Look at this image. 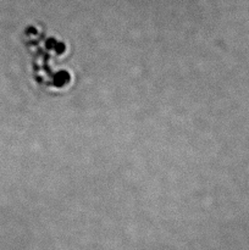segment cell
Returning a JSON list of instances; mask_svg holds the SVG:
<instances>
[]
</instances>
